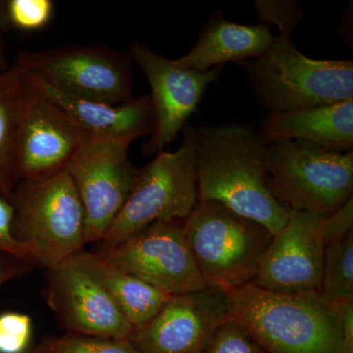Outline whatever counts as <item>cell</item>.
<instances>
[{
    "instance_id": "1",
    "label": "cell",
    "mask_w": 353,
    "mask_h": 353,
    "mask_svg": "<svg viewBox=\"0 0 353 353\" xmlns=\"http://www.w3.org/2000/svg\"><path fill=\"white\" fill-rule=\"evenodd\" d=\"M231 319L266 353H353V303L320 292L279 294L248 284L229 294Z\"/></svg>"
},
{
    "instance_id": "2",
    "label": "cell",
    "mask_w": 353,
    "mask_h": 353,
    "mask_svg": "<svg viewBox=\"0 0 353 353\" xmlns=\"http://www.w3.org/2000/svg\"><path fill=\"white\" fill-rule=\"evenodd\" d=\"M196 138L199 201L219 202L278 234L290 210L269 187L267 143L259 132L248 125H203Z\"/></svg>"
},
{
    "instance_id": "3",
    "label": "cell",
    "mask_w": 353,
    "mask_h": 353,
    "mask_svg": "<svg viewBox=\"0 0 353 353\" xmlns=\"http://www.w3.org/2000/svg\"><path fill=\"white\" fill-rule=\"evenodd\" d=\"M268 112H292L353 99V60L312 59L290 37L274 38L263 54L238 63Z\"/></svg>"
},
{
    "instance_id": "4",
    "label": "cell",
    "mask_w": 353,
    "mask_h": 353,
    "mask_svg": "<svg viewBox=\"0 0 353 353\" xmlns=\"http://www.w3.org/2000/svg\"><path fill=\"white\" fill-rule=\"evenodd\" d=\"M183 234L209 288L229 294L252 284L270 245V232L217 201H199Z\"/></svg>"
},
{
    "instance_id": "5",
    "label": "cell",
    "mask_w": 353,
    "mask_h": 353,
    "mask_svg": "<svg viewBox=\"0 0 353 353\" xmlns=\"http://www.w3.org/2000/svg\"><path fill=\"white\" fill-rule=\"evenodd\" d=\"M11 203L13 236L31 246L37 264L52 268L85 250V211L66 170L18 183Z\"/></svg>"
},
{
    "instance_id": "6",
    "label": "cell",
    "mask_w": 353,
    "mask_h": 353,
    "mask_svg": "<svg viewBox=\"0 0 353 353\" xmlns=\"http://www.w3.org/2000/svg\"><path fill=\"white\" fill-rule=\"evenodd\" d=\"M266 169L272 194L289 210L328 217L353 197V152L274 141L267 143Z\"/></svg>"
},
{
    "instance_id": "7",
    "label": "cell",
    "mask_w": 353,
    "mask_h": 353,
    "mask_svg": "<svg viewBox=\"0 0 353 353\" xmlns=\"http://www.w3.org/2000/svg\"><path fill=\"white\" fill-rule=\"evenodd\" d=\"M176 152H158L139 176L101 246L120 243L155 222L185 221L199 201L196 127L185 125Z\"/></svg>"
},
{
    "instance_id": "8",
    "label": "cell",
    "mask_w": 353,
    "mask_h": 353,
    "mask_svg": "<svg viewBox=\"0 0 353 353\" xmlns=\"http://www.w3.org/2000/svg\"><path fill=\"white\" fill-rule=\"evenodd\" d=\"M14 63L77 99L113 105L134 99L131 55L102 44L25 51L17 55Z\"/></svg>"
},
{
    "instance_id": "9",
    "label": "cell",
    "mask_w": 353,
    "mask_h": 353,
    "mask_svg": "<svg viewBox=\"0 0 353 353\" xmlns=\"http://www.w3.org/2000/svg\"><path fill=\"white\" fill-rule=\"evenodd\" d=\"M183 221L155 222L99 254L120 270L170 294L208 289L183 230Z\"/></svg>"
},
{
    "instance_id": "10",
    "label": "cell",
    "mask_w": 353,
    "mask_h": 353,
    "mask_svg": "<svg viewBox=\"0 0 353 353\" xmlns=\"http://www.w3.org/2000/svg\"><path fill=\"white\" fill-rule=\"evenodd\" d=\"M131 143L88 139L67 166L85 211L87 243H101L131 194L139 172Z\"/></svg>"
},
{
    "instance_id": "11",
    "label": "cell",
    "mask_w": 353,
    "mask_h": 353,
    "mask_svg": "<svg viewBox=\"0 0 353 353\" xmlns=\"http://www.w3.org/2000/svg\"><path fill=\"white\" fill-rule=\"evenodd\" d=\"M129 53L150 83L154 130L141 152L152 157L175 141L196 112L206 88L219 78L223 66L204 72L185 68L139 41L131 44Z\"/></svg>"
},
{
    "instance_id": "12",
    "label": "cell",
    "mask_w": 353,
    "mask_h": 353,
    "mask_svg": "<svg viewBox=\"0 0 353 353\" xmlns=\"http://www.w3.org/2000/svg\"><path fill=\"white\" fill-rule=\"evenodd\" d=\"M231 320L229 294L208 288L171 296L129 341L141 353H204L213 336Z\"/></svg>"
},
{
    "instance_id": "13",
    "label": "cell",
    "mask_w": 353,
    "mask_h": 353,
    "mask_svg": "<svg viewBox=\"0 0 353 353\" xmlns=\"http://www.w3.org/2000/svg\"><path fill=\"white\" fill-rule=\"evenodd\" d=\"M43 296L67 334L129 340L134 330L108 292L74 259L46 269Z\"/></svg>"
},
{
    "instance_id": "14",
    "label": "cell",
    "mask_w": 353,
    "mask_h": 353,
    "mask_svg": "<svg viewBox=\"0 0 353 353\" xmlns=\"http://www.w3.org/2000/svg\"><path fill=\"white\" fill-rule=\"evenodd\" d=\"M88 139L25 81L15 150L18 183L66 170Z\"/></svg>"
},
{
    "instance_id": "15",
    "label": "cell",
    "mask_w": 353,
    "mask_h": 353,
    "mask_svg": "<svg viewBox=\"0 0 353 353\" xmlns=\"http://www.w3.org/2000/svg\"><path fill=\"white\" fill-rule=\"evenodd\" d=\"M324 216L290 210L285 226L273 236L252 284L279 294L320 292Z\"/></svg>"
},
{
    "instance_id": "16",
    "label": "cell",
    "mask_w": 353,
    "mask_h": 353,
    "mask_svg": "<svg viewBox=\"0 0 353 353\" xmlns=\"http://www.w3.org/2000/svg\"><path fill=\"white\" fill-rule=\"evenodd\" d=\"M25 81L88 138L132 143L141 137L152 134L154 130V112L150 94L113 105L64 94L37 74L26 70Z\"/></svg>"
},
{
    "instance_id": "17",
    "label": "cell",
    "mask_w": 353,
    "mask_h": 353,
    "mask_svg": "<svg viewBox=\"0 0 353 353\" xmlns=\"http://www.w3.org/2000/svg\"><path fill=\"white\" fill-rule=\"evenodd\" d=\"M257 132L266 143L303 141L334 152H352L353 99L292 112H268Z\"/></svg>"
},
{
    "instance_id": "18",
    "label": "cell",
    "mask_w": 353,
    "mask_h": 353,
    "mask_svg": "<svg viewBox=\"0 0 353 353\" xmlns=\"http://www.w3.org/2000/svg\"><path fill=\"white\" fill-rule=\"evenodd\" d=\"M274 38L267 25L236 24L218 11L201 28L196 46L175 60L185 68L208 71L228 62L240 63L259 57L270 48Z\"/></svg>"
},
{
    "instance_id": "19",
    "label": "cell",
    "mask_w": 353,
    "mask_h": 353,
    "mask_svg": "<svg viewBox=\"0 0 353 353\" xmlns=\"http://www.w3.org/2000/svg\"><path fill=\"white\" fill-rule=\"evenodd\" d=\"M70 259L99 283L134 329L150 322L170 299V294L120 270L97 252L83 250Z\"/></svg>"
},
{
    "instance_id": "20",
    "label": "cell",
    "mask_w": 353,
    "mask_h": 353,
    "mask_svg": "<svg viewBox=\"0 0 353 353\" xmlns=\"http://www.w3.org/2000/svg\"><path fill=\"white\" fill-rule=\"evenodd\" d=\"M24 92L25 69L14 63L0 74V196L9 201L18 183L15 150Z\"/></svg>"
},
{
    "instance_id": "21",
    "label": "cell",
    "mask_w": 353,
    "mask_h": 353,
    "mask_svg": "<svg viewBox=\"0 0 353 353\" xmlns=\"http://www.w3.org/2000/svg\"><path fill=\"white\" fill-rule=\"evenodd\" d=\"M320 294L327 303H353V233L325 246Z\"/></svg>"
},
{
    "instance_id": "22",
    "label": "cell",
    "mask_w": 353,
    "mask_h": 353,
    "mask_svg": "<svg viewBox=\"0 0 353 353\" xmlns=\"http://www.w3.org/2000/svg\"><path fill=\"white\" fill-rule=\"evenodd\" d=\"M28 353H141L129 340L65 334L46 336Z\"/></svg>"
},
{
    "instance_id": "23",
    "label": "cell",
    "mask_w": 353,
    "mask_h": 353,
    "mask_svg": "<svg viewBox=\"0 0 353 353\" xmlns=\"http://www.w3.org/2000/svg\"><path fill=\"white\" fill-rule=\"evenodd\" d=\"M54 13L51 0H8L6 1L7 27L34 32L46 27Z\"/></svg>"
},
{
    "instance_id": "24",
    "label": "cell",
    "mask_w": 353,
    "mask_h": 353,
    "mask_svg": "<svg viewBox=\"0 0 353 353\" xmlns=\"http://www.w3.org/2000/svg\"><path fill=\"white\" fill-rule=\"evenodd\" d=\"M31 317L16 311L0 313V353H28L32 347Z\"/></svg>"
},
{
    "instance_id": "25",
    "label": "cell",
    "mask_w": 353,
    "mask_h": 353,
    "mask_svg": "<svg viewBox=\"0 0 353 353\" xmlns=\"http://www.w3.org/2000/svg\"><path fill=\"white\" fill-rule=\"evenodd\" d=\"M254 6L260 24L277 26L279 36L290 37L303 20V7L292 0H256Z\"/></svg>"
},
{
    "instance_id": "26",
    "label": "cell",
    "mask_w": 353,
    "mask_h": 353,
    "mask_svg": "<svg viewBox=\"0 0 353 353\" xmlns=\"http://www.w3.org/2000/svg\"><path fill=\"white\" fill-rule=\"evenodd\" d=\"M204 353H266L238 323L230 320L214 334Z\"/></svg>"
},
{
    "instance_id": "27",
    "label": "cell",
    "mask_w": 353,
    "mask_h": 353,
    "mask_svg": "<svg viewBox=\"0 0 353 353\" xmlns=\"http://www.w3.org/2000/svg\"><path fill=\"white\" fill-rule=\"evenodd\" d=\"M13 216L14 208L11 201L0 196V253L37 265L31 246L13 236Z\"/></svg>"
},
{
    "instance_id": "28",
    "label": "cell",
    "mask_w": 353,
    "mask_h": 353,
    "mask_svg": "<svg viewBox=\"0 0 353 353\" xmlns=\"http://www.w3.org/2000/svg\"><path fill=\"white\" fill-rule=\"evenodd\" d=\"M353 233V197L321 224L323 245L328 246L345 240Z\"/></svg>"
},
{
    "instance_id": "29",
    "label": "cell",
    "mask_w": 353,
    "mask_h": 353,
    "mask_svg": "<svg viewBox=\"0 0 353 353\" xmlns=\"http://www.w3.org/2000/svg\"><path fill=\"white\" fill-rule=\"evenodd\" d=\"M34 267L23 260L0 253V288L12 279L25 275Z\"/></svg>"
},
{
    "instance_id": "30",
    "label": "cell",
    "mask_w": 353,
    "mask_h": 353,
    "mask_svg": "<svg viewBox=\"0 0 353 353\" xmlns=\"http://www.w3.org/2000/svg\"><path fill=\"white\" fill-rule=\"evenodd\" d=\"M9 65L7 64L6 48H4L3 41H2L1 34H0V74L6 72L9 68Z\"/></svg>"
},
{
    "instance_id": "31",
    "label": "cell",
    "mask_w": 353,
    "mask_h": 353,
    "mask_svg": "<svg viewBox=\"0 0 353 353\" xmlns=\"http://www.w3.org/2000/svg\"><path fill=\"white\" fill-rule=\"evenodd\" d=\"M7 27L6 20V1L0 0V29Z\"/></svg>"
}]
</instances>
